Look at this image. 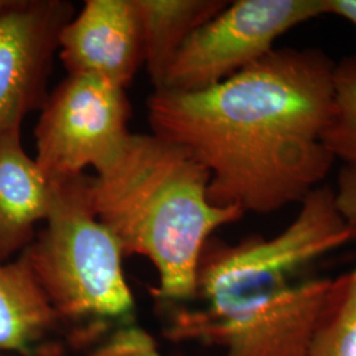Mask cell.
Returning <instances> with one entry per match:
<instances>
[{"mask_svg": "<svg viewBox=\"0 0 356 356\" xmlns=\"http://www.w3.org/2000/svg\"><path fill=\"white\" fill-rule=\"evenodd\" d=\"M334 67L319 48H275L214 86L154 90L148 120L206 168L210 204L270 214L300 204L335 163L323 144Z\"/></svg>", "mask_w": 356, "mask_h": 356, "instance_id": "6da1fadb", "label": "cell"}, {"mask_svg": "<svg viewBox=\"0 0 356 356\" xmlns=\"http://www.w3.org/2000/svg\"><path fill=\"white\" fill-rule=\"evenodd\" d=\"M209 184L191 153L153 134H131L114 161L90 177L95 216L124 257L141 254L154 266L160 282L151 293L161 305L193 302L206 243L244 216L210 204Z\"/></svg>", "mask_w": 356, "mask_h": 356, "instance_id": "7a4b0ae2", "label": "cell"}, {"mask_svg": "<svg viewBox=\"0 0 356 356\" xmlns=\"http://www.w3.org/2000/svg\"><path fill=\"white\" fill-rule=\"evenodd\" d=\"M74 348L94 347L135 323L123 251L95 216L85 173L51 186L45 227L23 251Z\"/></svg>", "mask_w": 356, "mask_h": 356, "instance_id": "3957f363", "label": "cell"}, {"mask_svg": "<svg viewBox=\"0 0 356 356\" xmlns=\"http://www.w3.org/2000/svg\"><path fill=\"white\" fill-rule=\"evenodd\" d=\"M356 227L338 210L334 189L321 185L300 202L292 222L270 239L250 236L238 244L210 238L200 259L193 301L279 291L319 257L355 242Z\"/></svg>", "mask_w": 356, "mask_h": 356, "instance_id": "277c9868", "label": "cell"}, {"mask_svg": "<svg viewBox=\"0 0 356 356\" xmlns=\"http://www.w3.org/2000/svg\"><path fill=\"white\" fill-rule=\"evenodd\" d=\"M332 279L234 296L198 307H169L164 338L226 350V356H309Z\"/></svg>", "mask_w": 356, "mask_h": 356, "instance_id": "5b68a950", "label": "cell"}, {"mask_svg": "<svg viewBox=\"0 0 356 356\" xmlns=\"http://www.w3.org/2000/svg\"><path fill=\"white\" fill-rule=\"evenodd\" d=\"M124 90L101 76H67L49 92L35 128V161L51 188L118 157L131 135Z\"/></svg>", "mask_w": 356, "mask_h": 356, "instance_id": "8992f818", "label": "cell"}, {"mask_svg": "<svg viewBox=\"0 0 356 356\" xmlns=\"http://www.w3.org/2000/svg\"><path fill=\"white\" fill-rule=\"evenodd\" d=\"M323 15L325 0L229 1L185 41L161 89L195 91L220 83L266 57L282 35Z\"/></svg>", "mask_w": 356, "mask_h": 356, "instance_id": "52a82bcc", "label": "cell"}, {"mask_svg": "<svg viewBox=\"0 0 356 356\" xmlns=\"http://www.w3.org/2000/svg\"><path fill=\"white\" fill-rule=\"evenodd\" d=\"M74 16L66 0H16L0 16V135L41 111L63 28Z\"/></svg>", "mask_w": 356, "mask_h": 356, "instance_id": "ba28073f", "label": "cell"}, {"mask_svg": "<svg viewBox=\"0 0 356 356\" xmlns=\"http://www.w3.org/2000/svg\"><path fill=\"white\" fill-rule=\"evenodd\" d=\"M58 51L67 76H101L126 89L144 65L135 0H86L63 28Z\"/></svg>", "mask_w": 356, "mask_h": 356, "instance_id": "9c48e42d", "label": "cell"}, {"mask_svg": "<svg viewBox=\"0 0 356 356\" xmlns=\"http://www.w3.org/2000/svg\"><path fill=\"white\" fill-rule=\"evenodd\" d=\"M53 335L64 331L24 252L0 263V353L60 356Z\"/></svg>", "mask_w": 356, "mask_h": 356, "instance_id": "30bf717a", "label": "cell"}, {"mask_svg": "<svg viewBox=\"0 0 356 356\" xmlns=\"http://www.w3.org/2000/svg\"><path fill=\"white\" fill-rule=\"evenodd\" d=\"M51 200L49 184L23 149L20 129L0 135V263L33 242Z\"/></svg>", "mask_w": 356, "mask_h": 356, "instance_id": "8fae6325", "label": "cell"}, {"mask_svg": "<svg viewBox=\"0 0 356 356\" xmlns=\"http://www.w3.org/2000/svg\"><path fill=\"white\" fill-rule=\"evenodd\" d=\"M227 0H135L140 17L144 65L154 90L191 33L227 7Z\"/></svg>", "mask_w": 356, "mask_h": 356, "instance_id": "7c38bea8", "label": "cell"}, {"mask_svg": "<svg viewBox=\"0 0 356 356\" xmlns=\"http://www.w3.org/2000/svg\"><path fill=\"white\" fill-rule=\"evenodd\" d=\"M309 356H356V269L332 279Z\"/></svg>", "mask_w": 356, "mask_h": 356, "instance_id": "4fadbf2b", "label": "cell"}, {"mask_svg": "<svg viewBox=\"0 0 356 356\" xmlns=\"http://www.w3.org/2000/svg\"><path fill=\"white\" fill-rule=\"evenodd\" d=\"M334 107L323 144L335 160L356 166V53L335 63Z\"/></svg>", "mask_w": 356, "mask_h": 356, "instance_id": "5bb4252c", "label": "cell"}, {"mask_svg": "<svg viewBox=\"0 0 356 356\" xmlns=\"http://www.w3.org/2000/svg\"><path fill=\"white\" fill-rule=\"evenodd\" d=\"M89 356H163L152 335L135 323L116 327L95 344Z\"/></svg>", "mask_w": 356, "mask_h": 356, "instance_id": "9a60e30c", "label": "cell"}, {"mask_svg": "<svg viewBox=\"0 0 356 356\" xmlns=\"http://www.w3.org/2000/svg\"><path fill=\"white\" fill-rule=\"evenodd\" d=\"M334 197L344 219L356 227V166L341 168Z\"/></svg>", "mask_w": 356, "mask_h": 356, "instance_id": "2e32d148", "label": "cell"}, {"mask_svg": "<svg viewBox=\"0 0 356 356\" xmlns=\"http://www.w3.org/2000/svg\"><path fill=\"white\" fill-rule=\"evenodd\" d=\"M326 15H334L356 28V0H325Z\"/></svg>", "mask_w": 356, "mask_h": 356, "instance_id": "e0dca14e", "label": "cell"}, {"mask_svg": "<svg viewBox=\"0 0 356 356\" xmlns=\"http://www.w3.org/2000/svg\"><path fill=\"white\" fill-rule=\"evenodd\" d=\"M15 3H16V0H0V16L4 13H7Z\"/></svg>", "mask_w": 356, "mask_h": 356, "instance_id": "ac0fdd59", "label": "cell"}]
</instances>
